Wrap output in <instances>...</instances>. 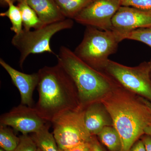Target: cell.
Instances as JSON below:
<instances>
[{"label":"cell","instance_id":"1","mask_svg":"<svg viewBox=\"0 0 151 151\" xmlns=\"http://www.w3.org/2000/svg\"><path fill=\"white\" fill-rule=\"evenodd\" d=\"M100 101L110 114L113 126L120 135L121 151H129L145 134L146 127L151 124L150 109L142 97L117 83Z\"/></svg>","mask_w":151,"mask_h":151},{"label":"cell","instance_id":"2","mask_svg":"<svg viewBox=\"0 0 151 151\" xmlns=\"http://www.w3.org/2000/svg\"><path fill=\"white\" fill-rule=\"evenodd\" d=\"M37 72L39 99L34 107L42 119L51 123L67 111L82 108L74 82L59 64L45 66Z\"/></svg>","mask_w":151,"mask_h":151},{"label":"cell","instance_id":"3","mask_svg":"<svg viewBox=\"0 0 151 151\" xmlns=\"http://www.w3.org/2000/svg\"><path fill=\"white\" fill-rule=\"evenodd\" d=\"M56 57L58 63L74 82L83 109L91 103L100 101L117 84L104 72L87 65L66 47L61 46Z\"/></svg>","mask_w":151,"mask_h":151},{"label":"cell","instance_id":"4","mask_svg":"<svg viewBox=\"0 0 151 151\" xmlns=\"http://www.w3.org/2000/svg\"><path fill=\"white\" fill-rule=\"evenodd\" d=\"M121 42L114 30H103L86 26L83 39L73 52L90 67L102 71L108 57L116 52Z\"/></svg>","mask_w":151,"mask_h":151},{"label":"cell","instance_id":"5","mask_svg":"<svg viewBox=\"0 0 151 151\" xmlns=\"http://www.w3.org/2000/svg\"><path fill=\"white\" fill-rule=\"evenodd\" d=\"M73 25L72 19H66L32 31L23 29L21 32L15 35L11 42L20 53L19 61L20 67L22 68L24 63L30 54L47 52L56 56L50 47L52 38L59 32L72 28Z\"/></svg>","mask_w":151,"mask_h":151},{"label":"cell","instance_id":"6","mask_svg":"<svg viewBox=\"0 0 151 151\" xmlns=\"http://www.w3.org/2000/svg\"><path fill=\"white\" fill-rule=\"evenodd\" d=\"M151 69L150 62L130 67L109 60L102 72L125 89L151 103Z\"/></svg>","mask_w":151,"mask_h":151},{"label":"cell","instance_id":"7","mask_svg":"<svg viewBox=\"0 0 151 151\" xmlns=\"http://www.w3.org/2000/svg\"><path fill=\"white\" fill-rule=\"evenodd\" d=\"M53 135L61 150L89 142L92 137L86 129L83 108L67 111L51 122Z\"/></svg>","mask_w":151,"mask_h":151},{"label":"cell","instance_id":"8","mask_svg":"<svg viewBox=\"0 0 151 151\" xmlns=\"http://www.w3.org/2000/svg\"><path fill=\"white\" fill-rule=\"evenodd\" d=\"M121 6V0H92L73 19L86 27L111 30L112 19Z\"/></svg>","mask_w":151,"mask_h":151},{"label":"cell","instance_id":"9","mask_svg":"<svg viewBox=\"0 0 151 151\" xmlns=\"http://www.w3.org/2000/svg\"><path fill=\"white\" fill-rule=\"evenodd\" d=\"M48 123L38 114L34 107L22 104L3 114L0 118V124L12 127L22 134L37 133Z\"/></svg>","mask_w":151,"mask_h":151},{"label":"cell","instance_id":"10","mask_svg":"<svg viewBox=\"0 0 151 151\" xmlns=\"http://www.w3.org/2000/svg\"><path fill=\"white\" fill-rule=\"evenodd\" d=\"M112 29L119 32L151 27V12L121 6L112 19Z\"/></svg>","mask_w":151,"mask_h":151},{"label":"cell","instance_id":"11","mask_svg":"<svg viewBox=\"0 0 151 151\" xmlns=\"http://www.w3.org/2000/svg\"><path fill=\"white\" fill-rule=\"evenodd\" d=\"M0 65L8 73L13 83L18 89L20 94L21 104L34 107L33 94L38 83V72L27 74L20 72L12 67L1 58L0 59Z\"/></svg>","mask_w":151,"mask_h":151},{"label":"cell","instance_id":"12","mask_svg":"<svg viewBox=\"0 0 151 151\" xmlns=\"http://www.w3.org/2000/svg\"><path fill=\"white\" fill-rule=\"evenodd\" d=\"M83 110L85 127L92 136H97L105 127L113 126L110 114L100 100L89 104Z\"/></svg>","mask_w":151,"mask_h":151},{"label":"cell","instance_id":"13","mask_svg":"<svg viewBox=\"0 0 151 151\" xmlns=\"http://www.w3.org/2000/svg\"><path fill=\"white\" fill-rule=\"evenodd\" d=\"M25 1L46 25L64 20V17L55 0H18Z\"/></svg>","mask_w":151,"mask_h":151},{"label":"cell","instance_id":"14","mask_svg":"<svg viewBox=\"0 0 151 151\" xmlns=\"http://www.w3.org/2000/svg\"><path fill=\"white\" fill-rule=\"evenodd\" d=\"M50 123L37 133L31 135L37 147L41 151H61L53 136L49 132Z\"/></svg>","mask_w":151,"mask_h":151},{"label":"cell","instance_id":"15","mask_svg":"<svg viewBox=\"0 0 151 151\" xmlns=\"http://www.w3.org/2000/svg\"><path fill=\"white\" fill-rule=\"evenodd\" d=\"M100 143L107 148L108 151H121L122 141L119 133L113 126H108L97 136Z\"/></svg>","mask_w":151,"mask_h":151},{"label":"cell","instance_id":"16","mask_svg":"<svg viewBox=\"0 0 151 151\" xmlns=\"http://www.w3.org/2000/svg\"><path fill=\"white\" fill-rule=\"evenodd\" d=\"M17 6L21 13L24 29L30 30L38 29L45 26L40 20L35 11L23 1H18Z\"/></svg>","mask_w":151,"mask_h":151},{"label":"cell","instance_id":"17","mask_svg":"<svg viewBox=\"0 0 151 151\" xmlns=\"http://www.w3.org/2000/svg\"><path fill=\"white\" fill-rule=\"evenodd\" d=\"M92 0H55L64 17L73 19Z\"/></svg>","mask_w":151,"mask_h":151},{"label":"cell","instance_id":"18","mask_svg":"<svg viewBox=\"0 0 151 151\" xmlns=\"http://www.w3.org/2000/svg\"><path fill=\"white\" fill-rule=\"evenodd\" d=\"M20 137H17L12 129L0 124V147L6 151H14L19 144Z\"/></svg>","mask_w":151,"mask_h":151},{"label":"cell","instance_id":"19","mask_svg":"<svg viewBox=\"0 0 151 151\" xmlns=\"http://www.w3.org/2000/svg\"><path fill=\"white\" fill-rule=\"evenodd\" d=\"M7 10L0 14V16L7 17L10 21L12 27L10 29L15 34L21 32L23 29V22L21 13L17 6H15L14 3L8 4Z\"/></svg>","mask_w":151,"mask_h":151},{"label":"cell","instance_id":"20","mask_svg":"<svg viewBox=\"0 0 151 151\" xmlns=\"http://www.w3.org/2000/svg\"><path fill=\"white\" fill-rule=\"evenodd\" d=\"M116 32L121 41L126 39L137 41L151 47V27L139 29L128 32Z\"/></svg>","mask_w":151,"mask_h":151},{"label":"cell","instance_id":"21","mask_svg":"<svg viewBox=\"0 0 151 151\" xmlns=\"http://www.w3.org/2000/svg\"><path fill=\"white\" fill-rule=\"evenodd\" d=\"M19 137V144L14 151H37V146L31 136L22 134Z\"/></svg>","mask_w":151,"mask_h":151},{"label":"cell","instance_id":"22","mask_svg":"<svg viewBox=\"0 0 151 151\" xmlns=\"http://www.w3.org/2000/svg\"><path fill=\"white\" fill-rule=\"evenodd\" d=\"M121 4L151 12V0H121Z\"/></svg>","mask_w":151,"mask_h":151},{"label":"cell","instance_id":"23","mask_svg":"<svg viewBox=\"0 0 151 151\" xmlns=\"http://www.w3.org/2000/svg\"><path fill=\"white\" fill-rule=\"evenodd\" d=\"M61 151H92L91 141L89 142L83 143L71 148Z\"/></svg>","mask_w":151,"mask_h":151},{"label":"cell","instance_id":"24","mask_svg":"<svg viewBox=\"0 0 151 151\" xmlns=\"http://www.w3.org/2000/svg\"><path fill=\"white\" fill-rule=\"evenodd\" d=\"M91 144L92 151H107L103 147V145L98 140L97 136H93L91 141Z\"/></svg>","mask_w":151,"mask_h":151},{"label":"cell","instance_id":"25","mask_svg":"<svg viewBox=\"0 0 151 151\" xmlns=\"http://www.w3.org/2000/svg\"><path fill=\"white\" fill-rule=\"evenodd\" d=\"M129 151H147L142 141L140 139L133 145Z\"/></svg>","mask_w":151,"mask_h":151},{"label":"cell","instance_id":"26","mask_svg":"<svg viewBox=\"0 0 151 151\" xmlns=\"http://www.w3.org/2000/svg\"><path fill=\"white\" fill-rule=\"evenodd\" d=\"M141 139L145 147L146 151H151V137L148 135L145 134L143 135L141 137Z\"/></svg>","mask_w":151,"mask_h":151},{"label":"cell","instance_id":"27","mask_svg":"<svg viewBox=\"0 0 151 151\" xmlns=\"http://www.w3.org/2000/svg\"><path fill=\"white\" fill-rule=\"evenodd\" d=\"M145 134L151 137V124L145 129Z\"/></svg>","mask_w":151,"mask_h":151},{"label":"cell","instance_id":"28","mask_svg":"<svg viewBox=\"0 0 151 151\" xmlns=\"http://www.w3.org/2000/svg\"><path fill=\"white\" fill-rule=\"evenodd\" d=\"M18 0H1V2L4 3L5 4H8L9 3H14L15 2L18 1Z\"/></svg>","mask_w":151,"mask_h":151},{"label":"cell","instance_id":"29","mask_svg":"<svg viewBox=\"0 0 151 151\" xmlns=\"http://www.w3.org/2000/svg\"><path fill=\"white\" fill-rule=\"evenodd\" d=\"M142 98L144 102H145V103L148 106V107L150 108L151 111V103L150 102V101H149L148 100H146V99H145V98H143V97Z\"/></svg>","mask_w":151,"mask_h":151},{"label":"cell","instance_id":"30","mask_svg":"<svg viewBox=\"0 0 151 151\" xmlns=\"http://www.w3.org/2000/svg\"><path fill=\"white\" fill-rule=\"evenodd\" d=\"M0 151H6V150H5L4 149H3V148H0Z\"/></svg>","mask_w":151,"mask_h":151},{"label":"cell","instance_id":"31","mask_svg":"<svg viewBox=\"0 0 151 151\" xmlns=\"http://www.w3.org/2000/svg\"><path fill=\"white\" fill-rule=\"evenodd\" d=\"M37 151H41V150L39 148H38L37 150Z\"/></svg>","mask_w":151,"mask_h":151},{"label":"cell","instance_id":"32","mask_svg":"<svg viewBox=\"0 0 151 151\" xmlns=\"http://www.w3.org/2000/svg\"><path fill=\"white\" fill-rule=\"evenodd\" d=\"M150 65H151V60L150 61Z\"/></svg>","mask_w":151,"mask_h":151},{"label":"cell","instance_id":"33","mask_svg":"<svg viewBox=\"0 0 151 151\" xmlns=\"http://www.w3.org/2000/svg\"><path fill=\"white\" fill-rule=\"evenodd\" d=\"M150 76H151V72H150Z\"/></svg>","mask_w":151,"mask_h":151}]
</instances>
